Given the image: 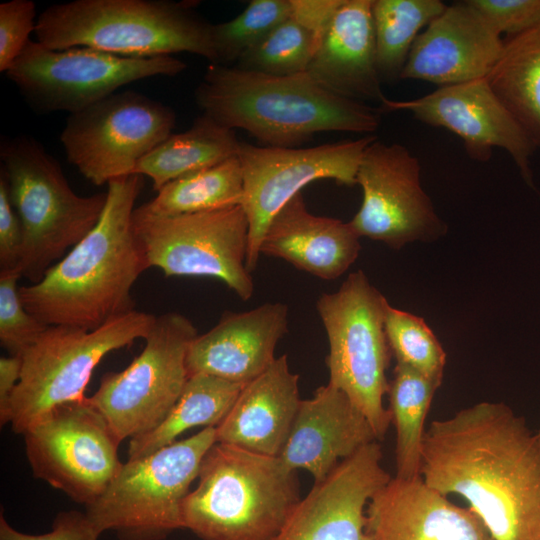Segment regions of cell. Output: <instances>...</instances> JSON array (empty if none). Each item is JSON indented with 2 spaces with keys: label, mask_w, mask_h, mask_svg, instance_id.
Returning a JSON list of instances; mask_svg holds the SVG:
<instances>
[{
  "label": "cell",
  "mask_w": 540,
  "mask_h": 540,
  "mask_svg": "<svg viewBox=\"0 0 540 540\" xmlns=\"http://www.w3.org/2000/svg\"><path fill=\"white\" fill-rule=\"evenodd\" d=\"M420 171L418 158L402 144L376 138L367 146L356 175L363 200L349 222L360 238L399 249L446 233L447 225L421 186Z\"/></svg>",
  "instance_id": "16"
},
{
  "label": "cell",
  "mask_w": 540,
  "mask_h": 540,
  "mask_svg": "<svg viewBox=\"0 0 540 540\" xmlns=\"http://www.w3.org/2000/svg\"><path fill=\"white\" fill-rule=\"evenodd\" d=\"M185 69L172 56L126 57L88 47L52 50L29 40L5 74L36 111L72 114L128 83Z\"/></svg>",
  "instance_id": "11"
},
{
  "label": "cell",
  "mask_w": 540,
  "mask_h": 540,
  "mask_svg": "<svg viewBox=\"0 0 540 540\" xmlns=\"http://www.w3.org/2000/svg\"><path fill=\"white\" fill-rule=\"evenodd\" d=\"M290 15V0L250 1L235 18L213 25V64L233 66Z\"/></svg>",
  "instance_id": "33"
},
{
  "label": "cell",
  "mask_w": 540,
  "mask_h": 540,
  "mask_svg": "<svg viewBox=\"0 0 540 540\" xmlns=\"http://www.w3.org/2000/svg\"><path fill=\"white\" fill-rule=\"evenodd\" d=\"M378 441L343 460L300 499L271 540H370L366 509L391 479Z\"/></svg>",
  "instance_id": "18"
},
{
  "label": "cell",
  "mask_w": 540,
  "mask_h": 540,
  "mask_svg": "<svg viewBox=\"0 0 540 540\" xmlns=\"http://www.w3.org/2000/svg\"><path fill=\"white\" fill-rule=\"evenodd\" d=\"M375 139L374 135H366L309 148L261 147L240 142L241 206L249 224V272L257 266L263 236L278 211L313 181L332 179L339 184L355 185L363 153Z\"/></svg>",
  "instance_id": "15"
},
{
  "label": "cell",
  "mask_w": 540,
  "mask_h": 540,
  "mask_svg": "<svg viewBox=\"0 0 540 540\" xmlns=\"http://www.w3.org/2000/svg\"><path fill=\"white\" fill-rule=\"evenodd\" d=\"M486 80L535 149H540V25L503 40Z\"/></svg>",
  "instance_id": "27"
},
{
  "label": "cell",
  "mask_w": 540,
  "mask_h": 540,
  "mask_svg": "<svg viewBox=\"0 0 540 540\" xmlns=\"http://www.w3.org/2000/svg\"><path fill=\"white\" fill-rule=\"evenodd\" d=\"M24 435L34 477L86 506L109 486L123 463L121 443L88 397L48 412Z\"/></svg>",
  "instance_id": "14"
},
{
  "label": "cell",
  "mask_w": 540,
  "mask_h": 540,
  "mask_svg": "<svg viewBox=\"0 0 540 540\" xmlns=\"http://www.w3.org/2000/svg\"><path fill=\"white\" fill-rule=\"evenodd\" d=\"M288 330V307L264 303L245 312L225 311L218 323L192 341L189 377L207 374L247 384L275 361V348Z\"/></svg>",
  "instance_id": "21"
},
{
  "label": "cell",
  "mask_w": 540,
  "mask_h": 540,
  "mask_svg": "<svg viewBox=\"0 0 540 540\" xmlns=\"http://www.w3.org/2000/svg\"><path fill=\"white\" fill-rule=\"evenodd\" d=\"M94 228L36 283L20 286L25 308L47 326L94 330L134 309L131 290L148 269L132 226L143 176L111 180Z\"/></svg>",
  "instance_id": "2"
},
{
  "label": "cell",
  "mask_w": 540,
  "mask_h": 540,
  "mask_svg": "<svg viewBox=\"0 0 540 540\" xmlns=\"http://www.w3.org/2000/svg\"><path fill=\"white\" fill-rule=\"evenodd\" d=\"M378 441L363 413L340 389L328 383L301 400L288 440L278 456L290 469H304L315 483L343 460Z\"/></svg>",
  "instance_id": "22"
},
{
  "label": "cell",
  "mask_w": 540,
  "mask_h": 540,
  "mask_svg": "<svg viewBox=\"0 0 540 540\" xmlns=\"http://www.w3.org/2000/svg\"><path fill=\"white\" fill-rule=\"evenodd\" d=\"M317 46L315 35L290 16L248 50L235 66L276 76L300 74L307 71Z\"/></svg>",
  "instance_id": "32"
},
{
  "label": "cell",
  "mask_w": 540,
  "mask_h": 540,
  "mask_svg": "<svg viewBox=\"0 0 540 540\" xmlns=\"http://www.w3.org/2000/svg\"><path fill=\"white\" fill-rule=\"evenodd\" d=\"M36 4L10 0L0 4V71L6 72L21 54L36 27Z\"/></svg>",
  "instance_id": "36"
},
{
  "label": "cell",
  "mask_w": 540,
  "mask_h": 540,
  "mask_svg": "<svg viewBox=\"0 0 540 540\" xmlns=\"http://www.w3.org/2000/svg\"><path fill=\"white\" fill-rule=\"evenodd\" d=\"M370 540H494L469 508L453 504L421 478L394 477L369 501Z\"/></svg>",
  "instance_id": "20"
},
{
  "label": "cell",
  "mask_w": 540,
  "mask_h": 540,
  "mask_svg": "<svg viewBox=\"0 0 540 540\" xmlns=\"http://www.w3.org/2000/svg\"><path fill=\"white\" fill-rule=\"evenodd\" d=\"M244 385L207 374L190 376L164 420L149 432L130 439L128 459L152 454L177 441L176 438L188 429L217 427Z\"/></svg>",
  "instance_id": "28"
},
{
  "label": "cell",
  "mask_w": 540,
  "mask_h": 540,
  "mask_svg": "<svg viewBox=\"0 0 540 540\" xmlns=\"http://www.w3.org/2000/svg\"><path fill=\"white\" fill-rule=\"evenodd\" d=\"M385 332L397 363L441 385L446 354L422 318L389 304L385 314Z\"/></svg>",
  "instance_id": "34"
},
{
  "label": "cell",
  "mask_w": 540,
  "mask_h": 540,
  "mask_svg": "<svg viewBox=\"0 0 540 540\" xmlns=\"http://www.w3.org/2000/svg\"><path fill=\"white\" fill-rule=\"evenodd\" d=\"M101 534L86 513L76 510L59 512L52 529L43 534L18 531L0 514V540H98Z\"/></svg>",
  "instance_id": "38"
},
{
  "label": "cell",
  "mask_w": 540,
  "mask_h": 540,
  "mask_svg": "<svg viewBox=\"0 0 540 540\" xmlns=\"http://www.w3.org/2000/svg\"><path fill=\"white\" fill-rule=\"evenodd\" d=\"M195 6L171 0H75L46 8L34 33L52 50L88 47L126 57L187 52L213 64V25Z\"/></svg>",
  "instance_id": "5"
},
{
  "label": "cell",
  "mask_w": 540,
  "mask_h": 540,
  "mask_svg": "<svg viewBox=\"0 0 540 540\" xmlns=\"http://www.w3.org/2000/svg\"><path fill=\"white\" fill-rule=\"evenodd\" d=\"M132 226L148 268L166 277H210L224 282L242 300L254 293L246 267L249 224L241 205L175 216H159L142 206Z\"/></svg>",
  "instance_id": "10"
},
{
  "label": "cell",
  "mask_w": 540,
  "mask_h": 540,
  "mask_svg": "<svg viewBox=\"0 0 540 540\" xmlns=\"http://www.w3.org/2000/svg\"><path fill=\"white\" fill-rule=\"evenodd\" d=\"M381 112L406 110L427 125L458 135L471 159L488 161L493 148L504 149L533 187L530 157L535 147L491 90L486 78L438 87L412 100L386 98Z\"/></svg>",
  "instance_id": "17"
},
{
  "label": "cell",
  "mask_w": 540,
  "mask_h": 540,
  "mask_svg": "<svg viewBox=\"0 0 540 540\" xmlns=\"http://www.w3.org/2000/svg\"><path fill=\"white\" fill-rule=\"evenodd\" d=\"M24 244L22 223L11 202L8 182L0 171V270L18 268Z\"/></svg>",
  "instance_id": "39"
},
{
  "label": "cell",
  "mask_w": 540,
  "mask_h": 540,
  "mask_svg": "<svg viewBox=\"0 0 540 540\" xmlns=\"http://www.w3.org/2000/svg\"><path fill=\"white\" fill-rule=\"evenodd\" d=\"M343 0H290L291 17L312 32L318 43Z\"/></svg>",
  "instance_id": "40"
},
{
  "label": "cell",
  "mask_w": 540,
  "mask_h": 540,
  "mask_svg": "<svg viewBox=\"0 0 540 540\" xmlns=\"http://www.w3.org/2000/svg\"><path fill=\"white\" fill-rule=\"evenodd\" d=\"M499 34L513 36L540 25V0H467Z\"/></svg>",
  "instance_id": "37"
},
{
  "label": "cell",
  "mask_w": 540,
  "mask_h": 540,
  "mask_svg": "<svg viewBox=\"0 0 540 540\" xmlns=\"http://www.w3.org/2000/svg\"><path fill=\"white\" fill-rule=\"evenodd\" d=\"M420 476L468 503L494 540H540V429L483 401L426 428Z\"/></svg>",
  "instance_id": "1"
},
{
  "label": "cell",
  "mask_w": 540,
  "mask_h": 540,
  "mask_svg": "<svg viewBox=\"0 0 540 540\" xmlns=\"http://www.w3.org/2000/svg\"><path fill=\"white\" fill-rule=\"evenodd\" d=\"M446 7L441 0H372L376 61L382 81L400 79L420 30Z\"/></svg>",
  "instance_id": "31"
},
{
  "label": "cell",
  "mask_w": 540,
  "mask_h": 540,
  "mask_svg": "<svg viewBox=\"0 0 540 540\" xmlns=\"http://www.w3.org/2000/svg\"><path fill=\"white\" fill-rule=\"evenodd\" d=\"M155 319L133 310L94 330L49 326L21 355V377L8 410L13 431L24 434L56 407L84 399L98 363L108 353L145 339Z\"/></svg>",
  "instance_id": "9"
},
{
  "label": "cell",
  "mask_w": 540,
  "mask_h": 540,
  "mask_svg": "<svg viewBox=\"0 0 540 540\" xmlns=\"http://www.w3.org/2000/svg\"><path fill=\"white\" fill-rule=\"evenodd\" d=\"M18 268L0 270V343L9 355H22L49 327L25 308Z\"/></svg>",
  "instance_id": "35"
},
{
  "label": "cell",
  "mask_w": 540,
  "mask_h": 540,
  "mask_svg": "<svg viewBox=\"0 0 540 540\" xmlns=\"http://www.w3.org/2000/svg\"><path fill=\"white\" fill-rule=\"evenodd\" d=\"M182 503L183 529L202 540H271L300 501L297 471L278 456L216 442Z\"/></svg>",
  "instance_id": "4"
},
{
  "label": "cell",
  "mask_w": 540,
  "mask_h": 540,
  "mask_svg": "<svg viewBox=\"0 0 540 540\" xmlns=\"http://www.w3.org/2000/svg\"><path fill=\"white\" fill-rule=\"evenodd\" d=\"M298 381L299 375L289 369L287 355L276 358L265 372L244 385L216 427V442L279 456L301 402Z\"/></svg>",
  "instance_id": "24"
},
{
  "label": "cell",
  "mask_w": 540,
  "mask_h": 540,
  "mask_svg": "<svg viewBox=\"0 0 540 540\" xmlns=\"http://www.w3.org/2000/svg\"><path fill=\"white\" fill-rule=\"evenodd\" d=\"M0 159L24 233L18 269L36 283L94 228L107 193L76 194L61 166L30 136L2 140Z\"/></svg>",
  "instance_id": "6"
},
{
  "label": "cell",
  "mask_w": 540,
  "mask_h": 540,
  "mask_svg": "<svg viewBox=\"0 0 540 540\" xmlns=\"http://www.w3.org/2000/svg\"><path fill=\"white\" fill-rule=\"evenodd\" d=\"M503 48V39L467 0L447 5L421 32L400 79L439 87L486 78Z\"/></svg>",
  "instance_id": "19"
},
{
  "label": "cell",
  "mask_w": 540,
  "mask_h": 540,
  "mask_svg": "<svg viewBox=\"0 0 540 540\" xmlns=\"http://www.w3.org/2000/svg\"><path fill=\"white\" fill-rule=\"evenodd\" d=\"M174 110L135 91L115 92L69 114L60 135L67 160L94 185L133 174L172 134Z\"/></svg>",
  "instance_id": "13"
},
{
  "label": "cell",
  "mask_w": 540,
  "mask_h": 540,
  "mask_svg": "<svg viewBox=\"0 0 540 540\" xmlns=\"http://www.w3.org/2000/svg\"><path fill=\"white\" fill-rule=\"evenodd\" d=\"M216 443L207 427L156 452L128 459L86 515L101 532L119 540H164L183 529L182 503L198 477L202 460Z\"/></svg>",
  "instance_id": "7"
},
{
  "label": "cell",
  "mask_w": 540,
  "mask_h": 540,
  "mask_svg": "<svg viewBox=\"0 0 540 540\" xmlns=\"http://www.w3.org/2000/svg\"><path fill=\"white\" fill-rule=\"evenodd\" d=\"M204 114L270 147L292 148L322 132L371 134L381 111L339 96L306 72L276 76L210 64L195 90Z\"/></svg>",
  "instance_id": "3"
},
{
  "label": "cell",
  "mask_w": 540,
  "mask_h": 540,
  "mask_svg": "<svg viewBox=\"0 0 540 540\" xmlns=\"http://www.w3.org/2000/svg\"><path fill=\"white\" fill-rule=\"evenodd\" d=\"M388 306L361 270L351 273L336 292L324 293L316 302L329 342V383L363 413L378 440L391 424L383 402L392 356L385 332Z\"/></svg>",
  "instance_id": "8"
},
{
  "label": "cell",
  "mask_w": 540,
  "mask_h": 540,
  "mask_svg": "<svg viewBox=\"0 0 540 540\" xmlns=\"http://www.w3.org/2000/svg\"><path fill=\"white\" fill-rule=\"evenodd\" d=\"M22 372L20 355L2 356L0 358V422L8 423V410L13 392L18 385Z\"/></svg>",
  "instance_id": "41"
},
{
  "label": "cell",
  "mask_w": 540,
  "mask_h": 540,
  "mask_svg": "<svg viewBox=\"0 0 540 540\" xmlns=\"http://www.w3.org/2000/svg\"><path fill=\"white\" fill-rule=\"evenodd\" d=\"M372 0H343L306 73L325 89L363 102L386 99L377 68Z\"/></svg>",
  "instance_id": "23"
},
{
  "label": "cell",
  "mask_w": 540,
  "mask_h": 540,
  "mask_svg": "<svg viewBox=\"0 0 540 540\" xmlns=\"http://www.w3.org/2000/svg\"><path fill=\"white\" fill-rule=\"evenodd\" d=\"M243 172L238 155L175 179L141 205L159 216H175L241 205Z\"/></svg>",
  "instance_id": "30"
},
{
  "label": "cell",
  "mask_w": 540,
  "mask_h": 540,
  "mask_svg": "<svg viewBox=\"0 0 540 540\" xmlns=\"http://www.w3.org/2000/svg\"><path fill=\"white\" fill-rule=\"evenodd\" d=\"M235 131L202 113L186 131L172 133L136 165L133 174L147 176L153 189L238 155Z\"/></svg>",
  "instance_id": "26"
},
{
  "label": "cell",
  "mask_w": 540,
  "mask_h": 540,
  "mask_svg": "<svg viewBox=\"0 0 540 540\" xmlns=\"http://www.w3.org/2000/svg\"><path fill=\"white\" fill-rule=\"evenodd\" d=\"M359 239L349 222L310 213L299 192L272 218L260 255L283 259L318 278L333 280L357 259Z\"/></svg>",
  "instance_id": "25"
},
{
  "label": "cell",
  "mask_w": 540,
  "mask_h": 540,
  "mask_svg": "<svg viewBox=\"0 0 540 540\" xmlns=\"http://www.w3.org/2000/svg\"><path fill=\"white\" fill-rule=\"evenodd\" d=\"M439 384L396 363L388 388V410L396 433V477L420 476L425 421Z\"/></svg>",
  "instance_id": "29"
},
{
  "label": "cell",
  "mask_w": 540,
  "mask_h": 540,
  "mask_svg": "<svg viewBox=\"0 0 540 540\" xmlns=\"http://www.w3.org/2000/svg\"><path fill=\"white\" fill-rule=\"evenodd\" d=\"M197 329L184 315L157 316L142 352L122 371L107 372L88 397L120 442L158 426L189 378L187 353Z\"/></svg>",
  "instance_id": "12"
}]
</instances>
